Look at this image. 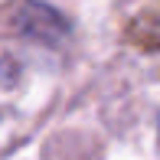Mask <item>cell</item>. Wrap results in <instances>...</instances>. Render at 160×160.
Returning a JSON list of instances; mask_svg holds the SVG:
<instances>
[{
    "instance_id": "6da1fadb",
    "label": "cell",
    "mask_w": 160,
    "mask_h": 160,
    "mask_svg": "<svg viewBox=\"0 0 160 160\" xmlns=\"http://www.w3.org/2000/svg\"><path fill=\"white\" fill-rule=\"evenodd\" d=\"M13 30L23 33V36H33L39 42H59L65 39L69 33V23L62 20V13H56L52 7L46 3H36V0H17L13 3Z\"/></svg>"
}]
</instances>
